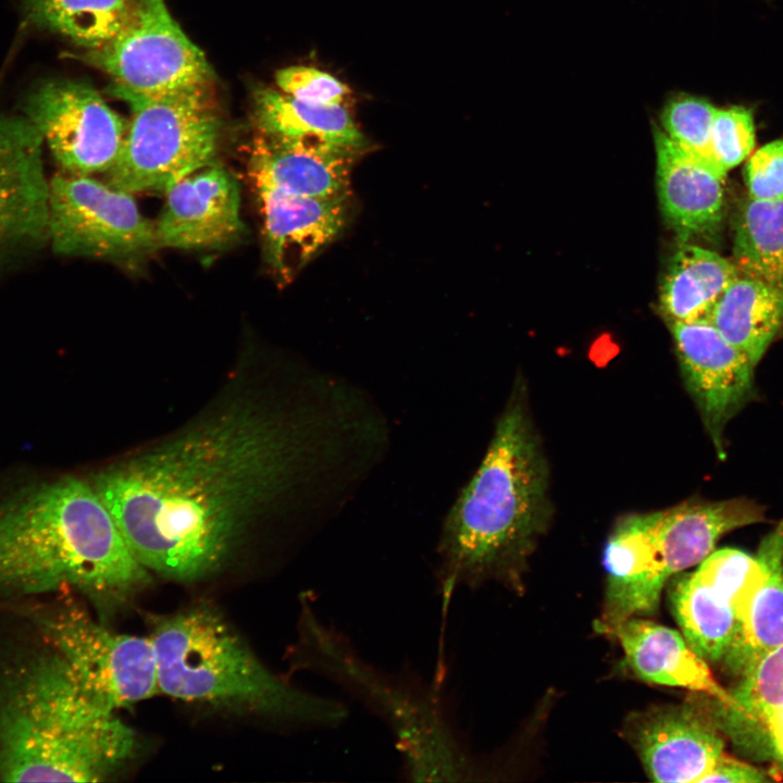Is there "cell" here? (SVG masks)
Returning a JSON list of instances; mask_svg holds the SVG:
<instances>
[{
  "mask_svg": "<svg viewBox=\"0 0 783 783\" xmlns=\"http://www.w3.org/2000/svg\"><path fill=\"white\" fill-rule=\"evenodd\" d=\"M357 398L284 407L240 396L90 480L136 559L195 581L217 570L246 531L358 434Z\"/></svg>",
  "mask_w": 783,
  "mask_h": 783,
  "instance_id": "1",
  "label": "cell"
},
{
  "mask_svg": "<svg viewBox=\"0 0 783 783\" xmlns=\"http://www.w3.org/2000/svg\"><path fill=\"white\" fill-rule=\"evenodd\" d=\"M150 581L90 481L61 477L0 499V596L73 589L111 610Z\"/></svg>",
  "mask_w": 783,
  "mask_h": 783,
  "instance_id": "2",
  "label": "cell"
},
{
  "mask_svg": "<svg viewBox=\"0 0 783 783\" xmlns=\"http://www.w3.org/2000/svg\"><path fill=\"white\" fill-rule=\"evenodd\" d=\"M522 391L512 393L481 464L444 519L436 552L445 593L487 581L518 587L547 526L548 468Z\"/></svg>",
  "mask_w": 783,
  "mask_h": 783,
  "instance_id": "3",
  "label": "cell"
},
{
  "mask_svg": "<svg viewBox=\"0 0 783 783\" xmlns=\"http://www.w3.org/2000/svg\"><path fill=\"white\" fill-rule=\"evenodd\" d=\"M134 731L98 704L55 651L0 693V781H103L134 754Z\"/></svg>",
  "mask_w": 783,
  "mask_h": 783,
  "instance_id": "4",
  "label": "cell"
},
{
  "mask_svg": "<svg viewBox=\"0 0 783 783\" xmlns=\"http://www.w3.org/2000/svg\"><path fill=\"white\" fill-rule=\"evenodd\" d=\"M149 637L159 693L311 726H337L347 717L340 701L270 671L214 609L197 606L158 618Z\"/></svg>",
  "mask_w": 783,
  "mask_h": 783,
  "instance_id": "5",
  "label": "cell"
},
{
  "mask_svg": "<svg viewBox=\"0 0 783 783\" xmlns=\"http://www.w3.org/2000/svg\"><path fill=\"white\" fill-rule=\"evenodd\" d=\"M750 500L686 501L622 518L604 550L607 582L595 630L609 635L621 622L654 614L671 577L697 566L726 533L758 523Z\"/></svg>",
  "mask_w": 783,
  "mask_h": 783,
  "instance_id": "6",
  "label": "cell"
},
{
  "mask_svg": "<svg viewBox=\"0 0 783 783\" xmlns=\"http://www.w3.org/2000/svg\"><path fill=\"white\" fill-rule=\"evenodd\" d=\"M311 667L380 713L394 732L408 774L419 781H463L471 756L436 698L390 679L361 659L348 642L314 614L304 617Z\"/></svg>",
  "mask_w": 783,
  "mask_h": 783,
  "instance_id": "7",
  "label": "cell"
},
{
  "mask_svg": "<svg viewBox=\"0 0 783 783\" xmlns=\"http://www.w3.org/2000/svg\"><path fill=\"white\" fill-rule=\"evenodd\" d=\"M207 85L146 96L113 90L132 110L108 184L129 194L166 191L215 161L220 123Z\"/></svg>",
  "mask_w": 783,
  "mask_h": 783,
  "instance_id": "8",
  "label": "cell"
},
{
  "mask_svg": "<svg viewBox=\"0 0 783 783\" xmlns=\"http://www.w3.org/2000/svg\"><path fill=\"white\" fill-rule=\"evenodd\" d=\"M30 617L85 691L105 709L115 711L159 693L150 637L116 633L70 601L34 608Z\"/></svg>",
  "mask_w": 783,
  "mask_h": 783,
  "instance_id": "9",
  "label": "cell"
},
{
  "mask_svg": "<svg viewBox=\"0 0 783 783\" xmlns=\"http://www.w3.org/2000/svg\"><path fill=\"white\" fill-rule=\"evenodd\" d=\"M47 241L62 256L121 261L159 248L156 224L133 194L63 172L49 179Z\"/></svg>",
  "mask_w": 783,
  "mask_h": 783,
  "instance_id": "10",
  "label": "cell"
},
{
  "mask_svg": "<svg viewBox=\"0 0 783 783\" xmlns=\"http://www.w3.org/2000/svg\"><path fill=\"white\" fill-rule=\"evenodd\" d=\"M86 60L112 78V90L137 95L203 86L211 78L203 52L173 18L165 0H133L117 34L88 50Z\"/></svg>",
  "mask_w": 783,
  "mask_h": 783,
  "instance_id": "11",
  "label": "cell"
},
{
  "mask_svg": "<svg viewBox=\"0 0 783 783\" xmlns=\"http://www.w3.org/2000/svg\"><path fill=\"white\" fill-rule=\"evenodd\" d=\"M762 577L756 555L723 548L667 584L670 610L681 633L708 663L724 660L737 636L742 612Z\"/></svg>",
  "mask_w": 783,
  "mask_h": 783,
  "instance_id": "12",
  "label": "cell"
},
{
  "mask_svg": "<svg viewBox=\"0 0 783 783\" xmlns=\"http://www.w3.org/2000/svg\"><path fill=\"white\" fill-rule=\"evenodd\" d=\"M26 119L40 134L63 173H108L115 164L128 128L101 95L85 82L44 83L26 99Z\"/></svg>",
  "mask_w": 783,
  "mask_h": 783,
  "instance_id": "13",
  "label": "cell"
},
{
  "mask_svg": "<svg viewBox=\"0 0 783 783\" xmlns=\"http://www.w3.org/2000/svg\"><path fill=\"white\" fill-rule=\"evenodd\" d=\"M631 713L622 729L650 780L701 783L724 754L707 695Z\"/></svg>",
  "mask_w": 783,
  "mask_h": 783,
  "instance_id": "14",
  "label": "cell"
},
{
  "mask_svg": "<svg viewBox=\"0 0 783 783\" xmlns=\"http://www.w3.org/2000/svg\"><path fill=\"white\" fill-rule=\"evenodd\" d=\"M670 325L685 386L723 458L724 428L754 395L755 365L707 318Z\"/></svg>",
  "mask_w": 783,
  "mask_h": 783,
  "instance_id": "15",
  "label": "cell"
},
{
  "mask_svg": "<svg viewBox=\"0 0 783 783\" xmlns=\"http://www.w3.org/2000/svg\"><path fill=\"white\" fill-rule=\"evenodd\" d=\"M156 224L159 248L216 249L244 233L235 177L216 161L174 183Z\"/></svg>",
  "mask_w": 783,
  "mask_h": 783,
  "instance_id": "16",
  "label": "cell"
},
{
  "mask_svg": "<svg viewBox=\"0 0 783 783\" xmlns=\"http://www.w3.org/2000/svg\"><path fill=\"white\" fill-rule=\"evenodd\" d=\"M44 140L21 116H0V252L48 239Z\"/></svg>",
  "mask_w": 783,
  "mask_h": 783,
  "instance_id": "17",
  "label": "cell"
},
{
  "mask_svg": "<svg viewBox=\"0 0 783 783\" xmlns=\"http://www.w3.org/2000/svg\"><path fill=\"white\" fill-rule=\"evenodd\" d=\"M256 191L265 262L278 281L287 283L340 234L347 222L349 194L316 198L271 188Z\"/></svg>",
  "mask_w": 783,
  "mask_h": 783,
  "instance_id": "18",
  "label": "cell"
},
{
  "mask_svg": "<svg viewBox=\"0 0 783 783\" xmlns=\"http://www.w3.org/2000/svg\"><path fill=\"white\" fill-rule=\"evenodd\" d=\"M359 150L293 140L259 133L249 156L254 188L316 198L349 194L350 171Z\"/></svg>",
  "mask_w": 783,
  "mask_h": 783,
  "instance_id": "19",
  "label": "cell"
},
{
  "mask_svg": "<svg viewBox=\"0 0 783 783\" xmlns=\"http://www.w3.org/2000/svg\"><path fill=\"white\" fill-rule=\"evenodd\" d=\"M657 188L662 213L686 241L713 234L723 216L726 173L674 144L654 126Z\"/></svg>",
  "mask_w": 783,
  "mask_h": 783,
  "instance_id": "20",
  "label": "cell"
},
{
  "mask_svg": "<svg viewBox=\"0 0 783 783\" xmlns=\"http://www.w3.org/2000/svg\"><path fill=\"white\" fill-rule=\"evenodd\" d=\"M620 644L625 663L639 679L683 687L734 706L730 692L713 678L709 663L697 655L681 632L643 617L626 619L609 634Z\"/></svg>",
  "mask_w": 783,
  "mask_h": 783,
  "instance_id": "21",
  "label": "cell"
},
{
  "mask_svg": "<svg viewBox=\"0 0 783 783\" xmlns=\"http://www.w3.org/2000/svg\"><path fill=\"white\" fill-rule=\"evenodd\" d=\"M756 556L763 577L742 612L737 636L722 661L739 678L783 644V522L762 539Z\"/></svg>",
  "mask_w": 783,
  "mask_h": 783,
  "instance_id": "22",
  "label": "cell"
},
{
  "mask_svg": "<svg viewBox=\"0 0 783 783\" xmlns=\"http://www.w3.org/2000/svg\"><path fill=\"white\" fill-rule=\"evenodd\" d=\"M707 319L756 366L783 327V288L753 276H737Z\"/></svg>",
  "mask_w": 783,
  "mask_h": 783,
  "instance_id": "23",
  "label": "cell"
},
{
  "mask_svg": "<svg viewBox=\"0 0 783 783\" xmlns=\"http://www.w3.org/2000/svg\"><path fill=\"white\" fill-rule=\"evenodd\" d=\"M259 133L302 141L361 150L366 140L345 104L318 105L300 101L278 88L263 87L254 95Z\"/></svg>",
  "mask_w": 783,
  "mask_h": 783,
  "instance_id": "24",
  "label": "cell"
},
{
  "mask_svg": "<svg viewBox=\"0 0 783 783\" xmlns=\"http://www.w3.org/2000/svg\"><path fill=\"white\" fill-rule=\"evenodd\" d=\"M737 276V268L720 254L683 243L663 276L661 311L670 323L707 318Z\"/></svg>",
  "mask_w": 783,
  "mask_h": 783,
  "instance_id": "25",
  "label": "cell"
},
{
  "mask_svg": "<svg viewBox=\"0 0 783 783\" xmlns=\"http://www.w3.org/2000/svg\"><path fill=\"white\" fill-rule=\"evenodd\" d=\"M133 0H25L35 26L59 34L88 50L101 48L121 29Z\"/></svg>",
  "mask_w": 783,
  "mask_h": 783,
  "instance_id": "26",
  "label": "cell"
},
{
  "mask_svg": "<svg viewBox=\"0 0 783 783\" xmlns=\"http://www.w3.org/2000/svg\"><path fill=\"white\" fill-rule=\"evenodd\" d=\"M734 228L739 271L783 288V199L749 198L741 207Z\"/></svg>",
  "mask_w": 783,
  "mask_h": 783,
  "instance_id": "27",
  "label": "cell"
},
{
  "mask_svg": "<svg viewBox=\"0 0 783 783\" xmlns=\"http://www.w3.org/2000/svg\"><path fill=\"white\" fill-rule=\"evenodd\" d=\"M730 693L734 699L731 708L710 699L711 711L722 732L738 724L748 725L763 713L783 706V644L742 675Z\"/></svg>",
  "mask_w": 783,
  "mask_h": 783,
  "instance_id": "28",
  "label": "cell"
},
{
  "mask_svg": "<svg viewBox=\"0 0 783 783\" xmlns=\"http://www.w3.org/2000/svg\"><path fill=\"white\" fill-rule=\"evenodd\" d=\"M716 111L717 107L704 97L684 91L671 92L660 111V129L681 148L714 165L710 159L709 141Z\"/></svg>",
  "mask_w": 783,
  "mask_h": 783,
  "instance_id": "29",
  "label": "cell"
},
{
  "mask_svg": "<svg viewBox=\"0 0 783 783\" xmlns=\"http://www.w3.org/2000/svg\"><path fill=\"white\" fill-rule=\"evenodd\" d=\"M756 129L753 112L743 105L717 108L710 132L711 162L726 173L753 151Z\"/></svg>",
  "mask_w": 783,
  "mask_h": 783,
  "instance_id": "30",
  "label": "cell"
},
{
  "mask_svg": "<svg viewBox=\"0 0 783 783\" xmlns=\"http://www.w3.org/2000/svg\"><path fill=\"white\" fill-rule=\"evenodd\" d=\"M276 87L300 101L318 105L345 104L350 90L332 74L306 65L281 69L275 74Z\"/></svg>",
  "mask_w": 783,
  "mask_h": 783,
  "instance_id": "31",
  "label": "cell"
},
{
  "mask_svg": "<svg viewBox=\"0 0 783 783\" xmlns=\"http://www.w3.org/2000/svg\"><path fill=\"white\" fill-rule=\"evenodd\" d=\"M744 176L749 198L783 199V138L757 149L745 165Z\"/></svg>",
  "mask_w": 783,
  "mask_h": 783,
  "instance_id": "32",
  "label": "cell"
},
{
  "mask_svg": "<svg viewBox=\"0 0 783 783\" xmlns=\"http://www.w3.org/2000/svg\"><path fill=\"white\" fill-rule=\"evenodd\" d=\"M744 728L757 734L761 748L783 770V706L763 713Z\"/></svg>",
  "mask_w": 783,
  "mask_h": 783,
  "instance_id": "33",
  "label": "cell"
},
{
  "mask_svg": "<svg viewBox=\"0 0 783 783\" xmlns=\"http://www.w3.org/2000/svg\"><path fill=\"white\" fill-rule=\"evenodd\" d=\"M770 781H772V778L766 771L730 757L724 753L701 783H765Z\"/></svg>",
  "mask_w": 783,
  "mask_h": 783,
  "instance_id": "34",
  "label": "cell"
}]
</instances>
